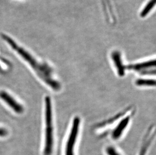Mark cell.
<instances>
[{
	"mask_svg": "<svg viewBox=\"0 0 156 155\" xmlns=\"http://www.w3.org/2000/svg\"><path fill=\"white\" fill-rule=\"evenodd\" d=\"M2 37L14 50L27 61L34 70L38 76L55 91H59L61 89V84L57 80L55 79L53 75V70L47 64L39 63L30 53L24 49L19 46L10 37L2 34Z\"/></svg>",
	"mask_w": 156,
	"mask_h": 155,
	"instance_id": "1",
	"label": "cell"
},
{
	"mask_svg": "<svg viewBox=\"0 0 156 155\" xmlns=\"http://www.w3.org/2000/svg\"><path fill=\"white\" fill-rule=\"evenodd\" d=\"M45 140L44 155H51L54 146V124L53 107L50 97L45 98Z\"/></svg>",
	"mask_w": 156,
	"mask_h": 155,
	"instance_id": "2",
	"label": "cell"
},
{
	"mask_svg": "<svg viewBox=\"0 0 156 155\" xmlns=\"http://www.w3.org/2000/svg\"><path fill=\"white\" fill-rule=\"evenodd\" d=\"M102 1L103 9L104 10L105 14L107 20H114L115 17L112 6L111 4L110 0H102Z\"/></svg>",
	"mask_w": 156,
	"mask_h": 155,
	"instance_id": "9",
	"label": "cell"
},
{
	"mask_svg": "<svg viewBox=\"0 0 156 155\" xmlns=\"http://www.w3.org/2000/svg\"><path fill=\"white\" fill-rule=\"evenodd\" d=\"M133 71L142 76H155L156 74V60L150 59L143 62L127 65V70Z\"/></svg>",
	"mask_w": 156,
	"mask_h": 155,
	"instance_id": "4",
	"label": "cell"
},
{
	"mask_svg": "<svg viewBox=\"0 0 156 155\" xmlns=\"http://www.w3.org/2000/svg\"><path fill=\"white\" fill-rule=\"evenodd\" d=\"M111 57L117 75L119 77H123L127 70V65L123 62L121 53L118 50L113 51L111 54Z\"/></svg>",
	"mask_w": 156,
	"mask_h": 155,
	"instance_id": "6",
	"label": "cell"
},
{
	"mask_svg": "<svg viewBox=\"0 0 156 155\" xmlns=\"http://www.w3.org/2000/svg\"><path fill=\"white\" fill-rule=\"evenodd\" d=\"M8 132L7 130H6V129H4V128H1L0 127V136L1 137H4V136H7Z\"/></svg>",
	"mask_w": 156,
	"mask_h": 155,
	"instance_id": "13",
	"label": "cell"
},
{
	"mask_svg": "<svg viewBox=\"0 0 156 155\" xmlns=\"http://www.w3.org/2000/svg\"><path fill=\"white\" fill-rule=\"evenodd\" d=\"M0 98L4 100L15 112L21 113L23 112V107L7 92L5 91H1Z\"/></svg>",
	"mask_w": 156,
	"mask_h": 155,
	"instance_id": "7",
	"label": "cell"
},
{
	"mask_svg": "<svg viewBox=\"0 0 156 155\" xmlns=\"http://www.w3.org/2000/svg\"><path fill=\"white\" fill-rule=\"evenodd\" d=\"M155 136V127L154 126H151L147 131V133L144 136L143 145L141 146L140 155H146V153L147 152L148 148L150 145L152 140L153 139L154 136Z\"/></svg>",
	"mask_w": 156,
	"mask_h": 155,
	"instance_id": "8",
	"label": "cell"
},
{
	"mask_svg": "<svg viewBox=\"0 0 156 155\" xmlns=\"http://www.w3.org/2000/svg\"><path fill=\"white\" fill-rule=\"evenodd\" d=\"M106 154L107 155H121L113 146H109L106 148Z\"/></svg>",
	"mask_w": 156,
	"mask_h": 155,
	"instance_id": "12",
	"label": "cell"
},
{
	"mask_svg": "<svg viewBox=\"0 0 156 155\" xmlns=\"http://www.w3.org/2000/svg\"><path fill=\"white\" fill-rule=\"evenodd\" d=\"M156 0H149V1L146 4L143 10L140 13V16L141 18H144L150 13L152 9L155 7Z\"/></svg>",
	"mask_w": 156,
	"mask_h": 155,
	"instance_id": "11",
	"label": "cell"
},
{
	"mask_svg": "<svg viewBox=\"0 0 156 155\" xmlns=\"http://www.w3.org/2000/svg\"><path fill=\"white\" fill-rule=\"evenodd\" d=\"M135 84L140 87H153L156 85L155 79L140 78L136 80Z\"/></svg>",
	"mask_w": 156,
	"mask_h": 155,
	"instance_id": "10",
	"label": "cell"
},
{
	"mask_svg": "<svg viewBox=\"0 0 156 155\" xmlns=\"http://www.w3.org/2000/svg\"><path fill=\"white\" fill-rule=\"evenodd\" d=\"M81 119L76 116L72 120L65 146V155H75V145L78 139Z\"/></svg>",
	"mask_w": 156,
	"mask_h": 155,
	"instance_id": "3",
	"label": "cell"
},
{
	"mask_svg": "<svg viewBox=\"0 0 156 155\" xmlns=\"http://www.w3.org/2000/svg\"><path fill=\"white\" fill-rule=\"evenodd\" d=\"M124 116V115H123ZM122 116L121 120L118 122L114 128L112 129L111 136L114 140H118L123 135V133L127 129L131 120L132 114H127Z\"/></svg>",
	"mask_w": 156,
	"mask_h": 155,
	"instance_id": "5",
	"label": "cell"
}]
</instances>
